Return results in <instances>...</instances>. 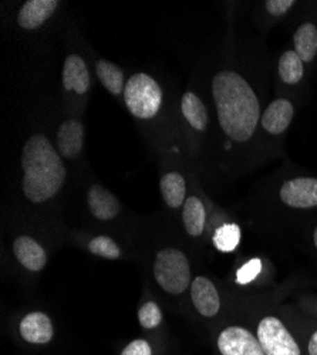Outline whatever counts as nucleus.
I'll return each instance as SVG.
<instances>
[{"instance_id": "f257e3e1", "label": "nucleus", "mask_w": 317, "mask_h": 355, "mask_svg": "<svg viewBox=\"0 0 317 355\" xmlns=\"http://www.w3.org/2000/svg\"><path fill=\"white\" fill-rule=\"evenodd\" d=\"M212 94L223 132L237 142L248 141L261 114L252 87L235 71H221L214 77Z\"/></svg>"}, {"instance_id": "f03ea898", "label": "nucleus", "mask_w": 317, "mask_h": 355, "mask_svg": "<svg viewBox=\"0 0 317 355\" xmlns=\"http://www.w3.org/2000/svg\"><path fill=\"white\" fill-rule=\"evenodd\" d=\"M23 192L26 198L42 203L60 191L66 181V168L54 151L51 142L40 134L33 135L23 148L22 154Z\"/></svg>"}, {"instance_id": "7ed1b4c3", "label": "nucleus", "mask_w": 317, "mask_h": 355, "mask_svg": "<svg viewBox=\"0 0 317 355\" xmlns=\"http://www.w3.org/2000/svg\"><path fill=\"white\" fill-rule=\"evenodd\" d=\"M124 100L128 111L139 120H150L161 108L162 92L157 81L146 73L130 77L124 87Z\"/></svg>"}, {"instance_id": "20e7f679", "label": "nucleus", "mask_w": 317, "mask_h": 355, "mask_svg": "<svg viewBox=\"0 0 317 355\" xmlns=\"http://www.w3.org/2000/svg\"><path fill=\"white\" fill-rule=\"evenodd\" d=\"M154 276L169 294H181L191 284V268L187 256L178 249H164L157 254Z\"/></svg>"}, {"instance_id": "39448f33", "label": "nucleus", "mask_w": 317, "mask_h": 355, "mask_svg": "<svg viewBox=\"0 0 317 355\" xmlns=\"http://www.w3.org/2000/svg\"><path fill=\"white\" fill-rule=\"evenodd\" d=\"M257 340L265 355H300L298 343L276 317L269 315L259 322Z\"/></svg>"}, {"instance_id": "423d86ee", "label": "nucleus", "mask_w": 317, "mask_h": 355, "mask_svg": "<svg viewBox=\"0 0 317 355\" xmlns=\"http://www.w3.org/2000/svg\"><path fill=\"white\" fill-rule=\"evenodd\" d=\"M218 348L222 355H265L261 343L246 329H225L218 338Z\"/></svg>"}, {"instance_id": "0eeeda50", "label": "nucleus", "mask_w": 317, "mask_h": 355, "mask_svg": "<svg viewBox=\"0 0 317 355\" xmlns=\"http://www.w3.org/2000/svg\"><path fill=\"white\" fill-rule=\"evenodd\" d=\"M282 202L291 208L309 209L317 206L316 178H295L286 181L280 188Z\"/></svg>"}, {"instance_id": "6e6552de", "label": "nucleus", "mask_w": 317, "mask_h": 355, "mask_svg": "<svg viewBox=\"0 0 317 355\" xmlns=\"http://www.w3.org/2000/svg\"><path fill=\"white\" fill-rule=\"evenodd\" d=\"M191 299L195 309L205 317H214L221 309L219 294L207 277H196L191 284Z\"/></svg>"}, {"instance_id": "1a4fd4ad", "label": "nucleus", "mask_w": 317, "mask_h": 355, "mask_svg": "<svg viewBox=\"0 0 317 355\" xmlns=\"http://www.w3.org/2000/svg\"><path fill=\"white\" fill-rule=\"evenodd\" d=\"M63 85L67 92L85 94L90 88V74L85 62L77 54H70L63 66Z\"/></svg>"}, {"instance_id": "9d476101", "label": "nucleus", "mask_w": 317, "mask_h": 355, "mask_svg": "<svg viewBox=\"0 0 317 355\" xmlns=\"http://www.w3.org/2000/svg\"><path fill=\"white\" fill-rule=\"evenodd\" d=\"M295 115V108L293 104L289 100L284 98H279L275 100L264 112L261 123L262 127L273 135L282 134L284 130H287V127L291 125L292 120Z\"/></svg>"}, {"instance_id": "9b49d317", "label": "nucleus", "mask_w": 317, "mask_h": 355, "mask_svg": "<svg viewBox=\"0 0 317 355\" xmlns=\"http://www.w3.org/2000/svg\"><path fill=\"white\" fill-rule=\"evenodd\" d=\"M13 252L19 263L27 270L40 272L47 263V256L44 249L28 236H20L13 243Z\"/></svg>"}, {"instance_id": "f8f14e48", "label": "nucleus", "mask_w": 317, "mask_h": 355, "mask_svg": "<svg viewBox=\"0 0 317 355\" xmlns=\"http://www.w3.org/2000/svg\"><path fill=\"white\" fill-rule=\"evenodd\" d=\"M20 334L31 344H47L53 338V324L44 313L35 311L22 320Z\"/></svg>"}, {"instance_id": "ddd939ff", "label": "nucleus", "mask_w": 317, "mask_h": 355, "mask_svg": "<svg viewBox=\"0 0 317 355\" xmlns=\"http://www.w3.org/2000/svg\"><path fill=\"white\" fill-rule=\"evenodd\" d=\"M57 6H59L57 0H28L19 12L17 23L27 31H33L54 13Z\"/></svg>"}, {"instance_id": "4468645a", "label": "nucleus", "mask_w": 317, "mask_h": 355, "mask_svg": "<svg viewBox=\"0 0 317 355\" xmlns=\"http://www.w3.org/2000/svg\"><path fill=\"white\" fill-rule=\"evenodd\" d=\"M84 146V127L77 120L63 123L57 132V148L65 158H76Z\"/></svg>"}, {"instance_id": "2eb2a0df", "label": "nucleus", "mask_w": 317, "mask_h": 355, "mask_svg": "<svg viewBox=\"0 0 317 355\" xmlns=\"http://www.w3.org/2000/svg\"><path fill=\"white\" fill-rule=\"evenodd\" d=\"M89 209L100 220H111L120 212V203L111 192L100 185H93L87 195Z\"/></svg>"}, {"instance_id": "dca6fc26", "label": "nucleus", "mask_w": 317, "mask_h": 355, "mask_svg": "<svg viewBox=\"0 0 317 355\" xmlns=\"http://www.w3.org/2000/svg\"><path fill=\"white\" fill-rule=\"evenodd\" d=\"M161 193L165 203L172 209H177L182 203H185L187 184L184 176L178 172H169L161 178Z\"/></svg>"}, {"instance_id": "f3484780", "label": "nucleus", "mask_w": 317, "mask_h": 355, "mask_svg": "<svg viewBox=\"0 0 317 355\" xmlns=\"http://www.w3.org/2000/svg\"><path fill=\"white\" fill-rule=\"evenodd\" d=\"M295 51L302 62L310 63L317 54V27L311 23L302 24L293 37Z\"/></svg>"}, {"instance_id": "a211bd4d", "label": "nucleus", "mask_w": 317, "mask_h": 355, "mask_svg": "<svg viewBox=\"0 0 317 355\" xmlns=\"http://www.w3.org/2000/svg\"><path fill=\"white\" fill-rule=\"evenodd\" d=\"M181 110L185 120L191 124L192 128L198 131H204L208 125V111L203 101L194 93H185L181 101Z\"/></svg>"}, {"instance_id": "6ab92c4d", "label": "nucleus", "mask_w": 317, "mask_h": 355, "mask_svg": "<svg viewBox=\"0 0 317 355\" xmlns=\"http://www.w3.org/2000/svg\"><path fill=\"white\" fill-rule=\"evenodd\" d=\"M182 219H184L185 229L191 236L203 234L205 227V208L203 202H200L196 196H191L185 200Z\"/></svg>"}, {"instance_id": "aec40b11", "label": "nucleus", "mask_w": 317, "mask_h": 355, "mask_svg": "<svg viewBox=\"0 0 317 355\" xmlns=\"http://www.w3.org/2000/svg\"><path fill=\"white\" fill-rule=\"evenodd\" d=\"M96 73L101 84L111 94L119 96L123 93V88L126 87L124 73L119 66H115L107 60H98L96 63Z\"/></svg>"}, {"instance_id": "412c9836", "label": "nucleus", "mask_w": 317, "mask_h": 355, "mask_svg": "<svg viewBox=\"0 0 317 355\" xmlns=\"http://www.w3.org/2000/svg\"><path fill=\"white\" fill-rule=\"evenodd\" d=\"M279 76L286 84H296L303 77V62L295 50L282 54L279 60Z\"/></svg>"}, {"instance_id": "4be33fe9", "label": "nucleus", "mask_w": 317, "mask_h": 355, "mask_svg": "<svg viewBox=\"0 0 317 355\" xmlns=\"http://www.w3.org/2000/svg\"><path fill=\"white\" fill-rule=\"evenodd\" d=\"M212 242L219 252H234L241 242V227L237 223H223L215 230Z\"/></svg>"}, {"instance_id": "5701e85b", "label": "nucleus", "mask_w": 317, "mask_h": 355, "mask_svg": "<svg viewBox=\"0 0 317 355\" xmlns=\"http://www.w3.org/2000/svg\"><path fill=\"white\" fill-rule=\"evenodd\" d=\"M89 250L96 256H101L111 260L119 259L121 254L117 243H115L112 239L107 238V236H97V238H94L89 243Z\"/></svg>"}, {"instance_id": "b1692460", "label": "nucleus", "mask_w": 317, "mask_h": 355, "mask_svg": "<svg viewBox=\"0 0 317 355\" xmlns=\"http://www.w3.org/2000/svg\"><path fill=\"white\" fill-rule=\"evenodd\" d=\"M138 320L144 329L151 330V329H155L157 325H160V322L162 321V313L154 302H148L139 309Z\"/></svg>"}, {"instance_id": "393cba45", "label": "nucleus", "mask_w": 317, "mask_h": 355, "mask_svg": "<svg viewBox=\"0 0 317 355\" xmlns=\"http://www.w3.org/2000/svg\"><path fill=\"white\" fill-rule=\"evenodd\" d=\"M262 272V261L261 259H252L248 263H245L242 268L237 273V283L241 286H245L250 282H253L259 273Z\"/></svg>"}, {"instance_id": "a878e982", "label": "nucleus", "mask_w": 317, "mask_h": 355, "mask_svg": "<svg viewBox=\"0 0 317 355\" xmlns=\"http://www.w3.org/2000/svg\"><path fill=\"white\" fill-rule=\"evenodd\" d=\"M121 355H153V351L147 341L135 340L123 349Z\"/></svg>"}, {"instance_id": "bb28decb", "label": "nucleus", "mask_w": 317, "mask_h": 355, "mask_svg": "<svg viewBox=\"0 0 317 355\" xmlns=\"http://www.w3.org/2000/svg\"><path fill=\"white\" fill-rule=\"evenodd\" d=\"M295 5L293 0H268L265 3L266 10L273 16H282Z\"/></svg>"}, {"instance_id": "cd10ccee", "label": "nucleus", "mask_w": 317, "mask_h": 355, "mask_svg": "<svg viewBox=\"0 0 317 355\" xmlns=\"http://www.w3.org/2000/svg\"><path fill=\"white\" fill-rule=\"evenodd\" d=\"M309 355H317V331L311 336L309 341Z\"/></svg>"}, {"instance_id": "c85d7f7f", "label": "nucleus", "mask_w": 317, "mask_h": 355, "mask_svg": "<svg viewBox=\"0 0 317 355\" xmlns=\"http://www.w3.org/2000/svg\"><path fill=\"white\" fill-rule=\"evenodd\" d=\"M314 245H316V248H317V227H316V230H314Z\"/></svg>"}]
</instances>
